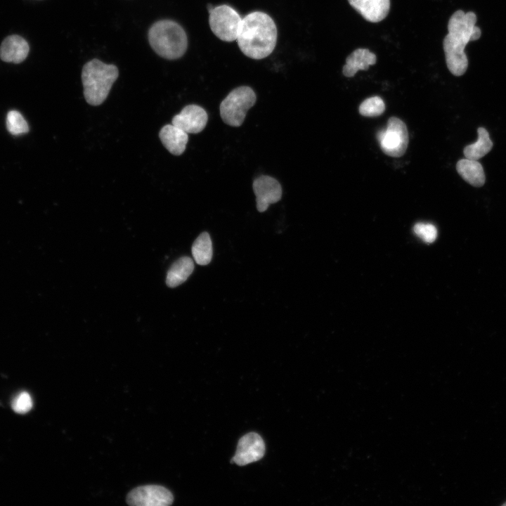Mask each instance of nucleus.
<instances>
[{
	"instance_id": "1",
	"label": "nucleus",
	"mask_w": 506,
	"mask_h": 506,
	"mask_svg": "<svg viewBox=\"0 0 506 506\" xmlns=\"http://www.w3.org/2000/svg\"><path fill=\"white\" fill-rule=\"evenodd\" d=\"M476 16L473 12L455 11L450 18L448 34L444 37L443 47L449 71L455 76H461L467 70L468 60L465 53L467 44L481 37V32L476 26Z\"/></svg>"
},
{
	"instance_id": "2",
	"label": "nucleus",
	"mask_w": 506,
	"mask_h": 506,
	"mask_svg": "<svg viewBox=\"0 0 506 506\" xmlns=\"http://www.w3.org/2000/svg\"><path fill=\"white\" fill-rule=\"evenodd\" d=\"M240 51L247 57L260 60L269 56L277 41V28L267 13L254 11L245 16L238 32Z\"/></svg>"
},
{
	"instance_id": "3",
	"label": "nucleus",
	"mask_w": 506,
	"mask_h": 506,
	"mask_svg": "<svg viewBox=\"0 0 506 506\" xmlns=\"http://www.w3.org/2000/svg\"><path fill=\"white\" fill-rule=\"evenodd\" d=\"M118 77L119 70L113 64H106L98 58L85 63L82 81L86 101L93 106L102 104Z\"/></svg>"
},
{
	"instance_id": "4",
	"label": "nucleus",
	"mask_w": 506,
	"mask_h": 506,
	"mask_svg": "<svg viewBox=\"0 0 506 506\" xmlns=\"http://www.w3.org/2000/svg\"><path fill=\"white\" fill-rule=\"evenodd\" d=\"M149 44L160 57L167 60L181 58L188 47L183 28L176 22L164 19L153 23L148 32Z\"/></svg>"
},
{
	"instance_id": "5",
	"label": "nucleus",
	"mask_w": 506,
	"mask_h": 506,
	"mask_svg": "<svg viewBox=\"0 0 506 506\" xmlns=\"http://www.w3.org/2000/svg\"><path fill=\"white\" fill-rule=\"evenodd\" d=\"M256 100V94L249 86H241L232 90L220 104V115L223 122L231 126H241Z\"/></svg>"
},
{
	"instance_id": "6",
	"label": "nucleus",
	"mask_w": 506,
	"mask_h": 506,
	"mask_svg": "<svg viewBox=\"0 0 506 506\" xmlns=\"http://www.w3.org/2000/svg\"><path fill=\"white\" fill-rule=\"evenodd\" d=\"M377 138L382 152L392 157L403 155L409 141L406 124L396 117L389 119L386 129L379 131Z\"/></svg>"
},
{
	"instance_id": "7",
	"label": "nucleus",
	"mask_w": 506,
	"mask_h": 506,
	"mask_svg": "<svg viewBox=\"0 0 506 506\" xmlns=\"http://www.w3.org/2000/svg\"><path fill=\"white\" fill-rule=\"evenodd\" d=\"M209 24L212 32L224 41L236 40L242 19L238 11L228 5H221L209 9Z\"/></svg>"
},
{
	"instance_id": "8",
	"label": "nucleus",
	"mask_w": 506,
	"mask_h": 506,
	"mask_svg": "<svg viewBox=\"0 0 506 506\" xmlns=\"http://www.w3.org/2000/svg\"><path fill=\"white\" fill-rule=\"evenodd\" d=\"M173 495L166 488L157 485H147L133 489L126 497L130 505L166 506L173 502Z\"/></svg>"
},
{
	"instance_id": "9",
	"label": "nucleus",
	"mask_w": 506,
	"mask_h": 506,
	"mask_svg": "<svg viewBox=\"0 0 506 506\" xmlns=\"http://www.w3.org/2000/svg\"><path fill=\"white\" fill-rule=\"evenodd\" d=\"M252 188L256 196L257 209L259 212H265L271 204L281 199V186L271 176L262 175L256 178Z\"/></svg>"
},
{
	"instance_id": "10",
	"label": "nucleus",
	"mask_w": 506,
	"mask_h": 506,
	"mask_svg": "<svg viewBox=\"0 0 506 506\" xmlns=\"http://www.w3.org/2000/svg\"><path fill=\"white\" fill-rule=\"evenodd\" d=\"M264 453L265 445L262 438L257 433L250 432L239 440L232 462L238 465H246L261 459Z\"/></svg>"
},
{
	"instance_id": "11",
	"label": "nucleus",
	"mask_w": 506,
	"mask_h": 506,
	"mask_svg": "<svg viewBox=\"0 0 506 506\" xmlns=\"http://www.w3.org/2000/svg\"><path fill=\"white\" fill-rule=\"evenodd\" d=\"M207 119V114L202 107L188 105L173 117L171 124L188 134H197L205 129Z\"/></svg>"
},
{
	"instance_id": "12",
	"label": "nucleus",
	"mask_w": 506,
	"mask_h": 506,
	"mask_svg": "<svg viewBox=\"0 0 506 506\" xmlns=\"http://www.w3.org/2000/svg\"><path fill=\"white\" fill-rule=\"evenodd\" d=\"M364 19L371 22L384 20L389 13L390 0H348Z\"/></svg>"
},
{
	"instance_id": "13",
	"label": "nucleus",
	"mask_w": 506,
	"mask_h": 506,
	"mask_svg": "<svg viewBox=\"0 0 506 506\" xmlns=\"http://www.w3.org/2000/svg\"><path fill=\"white\" fill-rule=\"evenodd\" d=\"M29 45L22 37L11 35L6 37L0 47V58L8 63H19L28 55Z\"/></svg>"
},
{
	"instance_id": "14",
	"label": "nucleus",
	"mask_w": 506,
	"mask_h": 506,
	"mask_svg": "<svg viewBox=\"0 0 506 506\" xmlns=\"http://www.w3.org/2000/svg\"><path fill=\"white\" fill-rule=\"evenodd\" d=\"M159 137L164 146L174 155H181L188 141V133L174 124H166L160 131Z\"/></svg>"
},
{
	"instance_id": "15",
	"label": "nucleus",
	"mask_w": 506,
	"mask_h": 506,
	"mask_svg": "<svg viewBox=\"0 0 506 506\" xmlns=\"http://www.w3.org/2000/svg\"><path fill=\"white\" fill-rule=\"evenodd\" d=\"M377 61L376 55L367 48L353 51L346 59L342 72L345 77H353L358 70H367Z\"/></svg>"
},
{
	"instance_id": "16",
	"label": "nucleus",
	"mask_w": 506,
	"mask_h": 506,
	"mask_svg": "<svg viewBox=\"0 0 506 506\" xmlns=\"http://www.w3.org/2000/svg\"><path fill=\"white\" fill-rule=\"evenodd\" d=\"M456 169L466 182L474 187H481L485 183L484 168L478 160L461 159L456 164Z\"/></svg>"
},
{
	"instance_id": "17",
	"label": "nucleus",
	"mask_w": 506,
	"mask_h": 506,
	"mask_svg": "<svg viewBox=\"0 0 506 506\" xmlns=\"http://www.w3.org/2000/svg\"><path fill=\"white\" fill-rule=\"evenodd\" d=\"M194 269V263L188 257L177 259L168 270L166 283L170 287L182 284L190 275Z\"/></svg>"
},
{
	"instance_id": "18",
	"label": "nucleus",
	"mask_w": 506,
	"mask_h": 506,
	"mask_svg": "<svg viewBox=\"0 0 506 506\" xmlns=\"http://www.w3.org/2000/svg\"><path fill=\"white\" fill-rule=\"evenodd\" d=\"M477 133V141L464 148L463 153L467 159L478 160L489 153L493 148V142L485 128H478Z\"/></svg>"
},
{
	"instance_id": "19",
	"label": "nucleus",
	"mask_w": 506,
	"mask_h": 506,
	"mask_svg": "<svg viewBox=\"0 0 506 506\" xmlns=\"http://www.w3.org/2000/svg\"><path fill=\"white\" fill-rule=\"evenodd\" d=\"M192 254L199 265H207L212 259L213 250L211 238L208 233H202L192 245Z\"/></svg>"
},
{
	"instance_id": "20",
	"label": "nucleus",
	"mask_w": 506,
	"mask_h": 506,
	"mask_svg": "<svg viewBox=\"0 0 506 506\" xmlns=\"http://www.w3.org/2000/svg\"><path fill=\"white\" fill-rule=\"evenodd\" d=\"M359 112L365 117H377L385 110V104L379 96H372L364 100L359 106Z\"/></svg>"
},
{
	"instance_id": "21",
	"label": "nucleus",
	"mask_w": 506,
	"mask_h": 506,
	"mask_svg": "<svg viewBox=\"0 0 506 506\" xmlns=\"http://www.w3.org/2000/svg\"><path fill=\"white\" fill-rule=\"evenodd\" d=\"M6 127L13 135H20L29 131L27 122L23 116L16 110L8 112L6 117Z\"/></svg>"
},
{
	"instance_id": "22",
	"label": "nucleus",
	"mask_w": 506,
	"mask_h": 506,
	"mask_svg": "<svg viewBox=\"0 0 506 506\" xmlns=\"http://www.w3.org/2000/svg\"><path fill=\"white\" fill-rule=\"evenodd\" d=\"M33 402L30 394L21 391L17 394L11 402V407L14 412L18 414H25L32 408Z\"/></svg>"
},
{
	"instance_id": "23",
	"label": "nucleus",
	"mask_w": 506,
	"mask_h": 506,
	"mask_svg": "<svg viewBox=\"0 0 506 506\" xmlns=\"http://www.w3.org/2000/svg\"><path fill=\"white\" fill-rule=\"evenodd\" d=\"M413 231L426 242H432L437 237V229L431 223H417L413 227Z\"/></svg>"
},
{
	"instance_id": "24",
	"label": "nucleus",
	"mask_w": 506,
	"mask_h": 506,
	"mask_svg": "<svg viewBox=\"0 0 506 506\" xmlns=\"http://www.w3.org/2000/svg\"><path fill=\"white\" fill-rule=\"evenodd\" d=\"M503 505L505 506V505H506V502H505V503L503 504Z\"/></svg>"
}]
</instances>
